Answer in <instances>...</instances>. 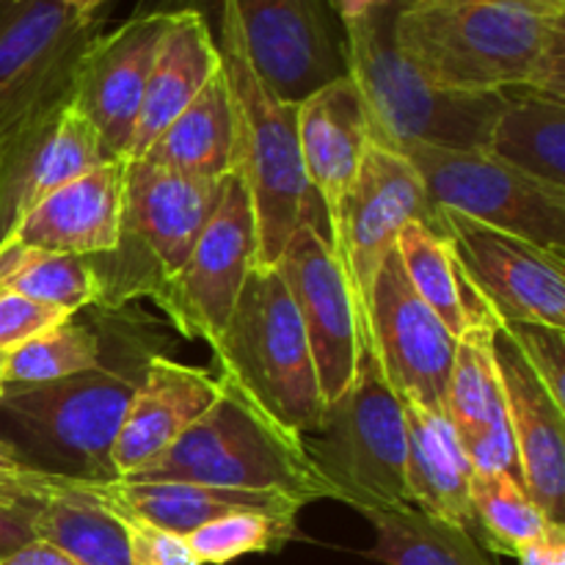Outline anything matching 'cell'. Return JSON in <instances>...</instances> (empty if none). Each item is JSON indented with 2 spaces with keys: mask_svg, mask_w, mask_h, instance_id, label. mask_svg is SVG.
Returning <instances> with one entry per match:
<instances>
[{
  "mask_svg": "<svg viewBox=\"0 0 565 565\" xmlns=\"http://www.w3.org/2000/svg\"><path fill=\"white\" fill-rule=\"evenodd\" d=\"M392 42L447 92L565 99V17L522 0H392Z\"/></svg>",
  "mask_w": 565,
  "mask_h": 565,
  "instance_id": "6da1fadb",
  "label": "cell"
},
{
  "mask_svg": "<svg viewBox=\"0 0 565 565\" xmlns=\"http://www.w3.org/2000/svg\"><path fill=\"white\" fill-rule=\"evenodd\" d=\"M345 72L362 97L370 138L384 147L425 143L486 152L508 94L447 92L419 75L392 42V3L342 22Z\"/></svg>",
  "mask_w": 565,
  "mask_h": 565,
  "instance_id": "7a4b0ae2",
  "label": "cell"
},
{
  "mask_svg": "<svg viewBox=\"0 0 565 565\" xmlns=\"http://www.w3.org/2000/svg\"><path fill=\"white\" fill-rule=\"evenodd\" d=\"M210 348L224 390L296 439L318 430L326 403L301 318L279 270L254 265Z\"/></svg>",
  "mask_w": 565,
  "mask_h": 565,
  "instance_id": "3957f363",
  "label": "cell"
},
{
  "mask_svg": "<svg viewBox=\"0 0 565 565\" xmlns=\"http://www.w3.org/2000/svg\"><path fill=\"white\" fill-rule=\"evenodd\" d=\"M218 53L235 105V169L257 221V268H276L292 232L320 207L298 147V105L276 97L248 64L235 25L218 14Z\"/></svg>",
  "mask_w": 565,
  "mask_h": 565,
  "instance_id": "277c9868",
  "label": "cell"
},
{
  "mask_svg": "<svg viewBox=\"0 0 565 565\" xmlns=\"http://www.w3.org/2000/svg\"><path fill=\"white\" fill-rule=\"evenodd\" d=\"M121 480H185L232 491H270L303 505L334 500L303 441L276 428L230 390L163 456Z\"/></svg>",
  "mask_w": 565,
  "mask_h": 565,
  "instance_id": "5b68a950",
  "label": "cell"
},
{
  "mask_svg": "<svg viewBox=\"0 0 565 565\" xmlns=\"http://www.w3.org/2000/svg\"><path fill=\"white\" fill-rule=\"evenodd\" d=\"M221 180H199L149 160H127L119 243L92 259L99 307L154 298L185 270L218 199Z\"/></svg>",
  "mask_w": 565,
  "mask_h": 565,
  "instance_id": "8992f818",
  "label": "cell"
},
{
  "mask_svg": "<svg viewBox=\"0 0 565 565\" xmlns=\"http://www.w3.org/2000/svg\"><path fill=\"white\" fill-rule=\"evenodd\" d=\"M301 441L334 500L359 513L412 505L406 486V412L370 348L359 353L353 384L326 406L318 430Z\"/></svg>",
  "mask_w": 565,
  "mask_h": 565,
  "instance_id": "52a82bcc",
  "label": "cell"
},
{
  "mask_svg": "<svg viewBox=\"0 0 565 565\" xmlns=\"http://www.w3.org/2000/svg\"><path fill=\"white\" fill-rule=\"evenodd\" d=\"M136 386L116 370H88L31 386H6L0 408L53 472L88 483L116 480L114 447Z\"/></svg>",
  "mask_w": 565,
  "mask_h": 565,
  "instance_id": "ba28073f",
  "label": "cell"
},
{
  "mask_svg": "<svg viewBox=\"0 0 565 565\" xmlns=\"http://www.w3.org/2000/svg\"><path fill=\"white\" fill-rule=\"evenodd\" d=\"M97 17L61 0H0V149L72 103L75 72Z\"/></svg>",
  "mask_w": 565,
  "mask_h": 565,
  "instance_id": "9c48e42d",
  "label": "cell"
},
{
  "mask_svg": "<svg viewBox=\"0 0 565 565\" xmlns=\"http://www.w3.org/2000/svg\"><path fill=\"white\" fill-rule=\"evenodd\" d=\"M430 204L524 237L565 257V188L541 182L489 152L401 143Z\"/></svg>",
  "mask_w": 565,
  "mask_h": 565,
  "instance_id": "30bf717a",
  "label": "cell"
},
{
  "mask_svg": "<svg viewBox=\"0 0 565 565\" xmlns=\"http://www.w3.org/2000/svg\"><path fill=\"white\" fill-rule=\"evenodd\" d=\"M436 215L439 213L406 154L370 138L356 180L342 202L340 224L329 241L356 303L362 348L367 340V309L375 274L390 252H395L397 235L408 224H428L436 230Z\"/></svg>",
  "mask_w": 565,
  "mask_h": 565,
  "instance_id": "8fae6325",
  "label": "cell"
},
{
  "mask_svg": "<svg viewBox=\"0 0 565 565\" xmlns=\"http://www.w3.org/2000/svg\"><path fill=\"white\" fill-rule=\"evenodd\" d=\"M257 265V221L241 171H230L193 246L185 270L152 298L188 340L213 345L224 331L243 281Z\"/></svg>",
  "mask_w": 565,
  "mask_h": 565,
  "instance_id": "7c38bea8",
  "label": "cell"
},
{
  "mask_svg": "<svg viewBox=\"0 0 565 565\" xmlns=\"http://www.w3.org/2000/svg\"><path fill=\"white\" fill-rule=\"evenodd\" d=\"M436 230L458 268L500 323H544L565 329V257L524 237L436 207Z\"/></svg>",
  "mask_w": 565,
  "mask_h": 565,
  "instance_id": "4fadbf2b",
  "label": "cell"
},
{
  "mask_svg": "<svg viewBox=\"0 0 565 565\" xmlns=\"http://www.w3.org/2000/svg\"><path fill=\"white\" fill-rule=\"evenodd\" d=\"M248 64L285 103L298 105L345 77L342 31L326 0H218Z\"/></svg>",
  "mask_w": 565,
  "mask_h": 565,
  "instance_id": "5bb4252c",
  "label": "cell"
},
{
  "mask_svg": "<svg viewBox=\"0 0 565 565\" xmlns=\"http://www.w3.org/2000/svg\"><path fill=\"white\" fill-rule=\"evenodd\" d=\"M323 207L307 215L281 252L276 270L301 318L323 403H334L356 379L362 331L345 270L334 257Z\"/></svg>",
  "mask_w": 565,
  "mask_h": 565,
  "instance_id": "9a60e30c",
  "label": "cell"
},
{
  "mask_svg": "<svg viewBox=\"0 0 565 565\" xmlns=\"http://www.w3.org/2000/svg\"><path fill=\"white\" fill-rule=\"evenodd\" d=\"M364 348L373 351L386 384L403 403L445 417V392L458 337L419 301L397 252H390L375 274Z\"/></svg>",
  "mask_w": 565,
  "mask_h": 565,
  "instance_id": "2e32d148",
  "label": "cell"
},
{
  "mask_svg": "<svg viewBox=\"0 0 565 565\" xmlns=\"http://www.w3.org/2000/svg\"><path fill=\"white\" fill-rule=\"evenodd\" d=\"M169 9L147 11L88 42L75 72L72 105L92 121L110 160H125Z\"/></svg>",
  "mask_w": 565,
  "mask_h": 565,
  "instance_id": "e0dca14e",
  "label": "cell"
},
{
  "mask_svg": "<svg viewBox=\"0 0 565 565\" xmlns=\"http://www.w3.org/2000/svg\"><path fill=\"white\" fill-rule=\"evenodd\" d=\"M105 160L97 130L72 103L17 132L0 149V246L39 202Z\"/></svg>",
  "mask_w": 565,
  "mask_h": 565,
  "instance_id": "ac0fdd59",
  "label": "cell"
},
{
  "mask_svg": "<svg viewBox=\"0 0 565 565\" xmlns=\"http://www.w3.org/2000/svg\"><path fill=\"white\" fill-rule=\"evenodd\" d=\"M494 359L511 425L516 469L530 500L555 524H565V408L524 364L497 326Z\"/></svg>",
  "mask_w": 565,
  "mask_h": 565,
  "instance_id": "d6986e66",
  "label": "cell"
},
{
  "mask_svg": "<svg viewBox=\"0 0 565 565\" xmlns=\"http://www.w3.org/2000/svg\"><path fill=\"white\" fill-rule=\"evenodd\" d=\"M497 318L458 337L456 362L445 392V419L461 441L475 472L516 475L511 425L494 359Z\"/></svg>",
  "mask_w": 565,
  "mask_h": 565,
  "instance_id": "ffe728a7",
  "label": "cell"
},
{
  "mask_svg": "<svg viewBox=\"0 0 565 565\" xmlns=\"http://www.w3.org/2000/svg\"><path fill=\"white\" fill-rule=\"evenodd\" d=\"M370 143V121L351 77H337L298 103V147L303 174L326 215V232L340 224L342 202Z\"/></svg>",
  "mask_w": 565,
  "mask_h": 565,
  "instance_id": "44dd1931",
  "label": "cell"
},
{
  "mask_svg": "<svg viewBox=\"0 0 565 565\" xmlns=\"http://www.w3.org/2000/svg\"><path fill=\"white\" fill-rule=\"evenodd\" d=\"M125 180L127 160H105L39 202L9 241L47 254H110L119 243Z\"/></svg>",
  "mask_w": 565,
  "mask_h": 565,
  "instance_id": "7402d4cb",
  "label": "cell"
},
{
  "mask_svg": "<svg viewBox=\"0 0 565 565\" xmlns=\"http://www.w3.org/2000/svg\"><path fill=\"white\" fill-rule=\"evenodd\" d=\"M221 392V381L204 370L166 356L149 359L116 439V475L130 478L163 456L218 401Z\"/></svg>",
  "mask_w": 565,
  "mask_h": 565,
  "instance_id": "603a6c76",
  "label": "cell"
},
{
  "mask_svg": "<svg viewBox=\"0 0 565 565\" xmlns=\"http://www.w3.org/2000/svg\"><path fill=\"white\" fill-rule=\"evenodd\" d=\"M83 489L125 522L147 524L180 539L230 513L252 511L296 519L301 508H307L292 497L270 494V491H232L185 483V480H143V483L121 478L103 480V483L83 480Z\"/></svg>",
  "mask_w": 565,
  "mask_h": 565,
  "instance_id": "cb8c5ba5",
  "label": "cell"
},
{
  "mask_svg": "<svg viewBox=\"0 0 565 565\" xmlns=\"http://www.w3.org/2000/svg\"><path fill=\"white\" fill-rule=\"evenodd\" d=\"M221 70V53L213 31L199 9H177L169 14L152 72L143 88L141 110L125 160H138L154 138L196 99V94Z\"/></svg>",
  "mask_w": 565,
  "mask_h": 565,
  "instance_id": "d4e9b609",
  "label": "cell"
},
{
  "mask_svg": "<svg viewBox=\"0 0 565 565\" xmlns=\"http://www.w3.org/2000/svg\"><path fill=\"white\" fill-rule=\"evenodd\" d=\"M403 403V401H401ZM406 412V486L414 508L445 522L472 527V463L441 414L403 403Z\"/></svg>",
  "mask_w": 565,
  "mask_h": 565,
  "instance_id": "484cf974",
  "label": "cell"
},
{
  "mask_svg": "<svg viewBox=\"0 0 565 565\" xmlns=\"http://www.w3.org/2000/svg\"><path fill=\"white\" fill-rule=\"evenodd\" d=\"M141 158L199 180H224L235 171V105L224 66Z\"/></svg>",
  "mask_w": 565,
  "mask_h": 565,
  "instance_id": "4316f807",
  "label": "cell"
},
{
  "mask_svg": "<svg viewBox=\"0 0 565 565\" xmlns=\"http://www.w3.org/2000/svg\"><path fill=\"white\" fill-rule=\"evenodd\" d=\"M33 535L81 565H132L130 524L83 489L66 483L31 511Z\"/></svg>",
  "mask_w": 565,
  "mask_h": 565,
  "instance_id": "83f0119b",
  "label": "cell"
},
{
  "mask_svg": "<svg viewBox=\"0 0 565 565\" xmlns=\"http://www.w3.org/2000/svg\"><path fill=\"white\" fill-rule=\"evenodd\" d=\"M486 152L535 180L565 188V99L511 92Z\"/></svg>",
  "mask_w": 565,
  "mask_h": 565,
  "instance_id": "f1b7e54d",
  "label": "cell"
},
{
  "mask_svg": "<svg viewBox=\"0 0 565 565\" xmlns=\"http://www.w3.org/2000/svg\"><path fill=\"white\" fill-rule=\"evenodd\" d=\"M395 252L408 285L414 287L419 301L450 329V334L461 337L472 326L494 318L478 292L469 287L450 243L428 224H408L397 235Z\"/></svg>",
  "mask_w": 565,
  "mask_h": 565,
  "instance_id": "f546056e",
  "label": "cell"
},
{
  "mask_svg": "<svg viewBox=\"0 0 565 565\" xmlns=\"http://www.w3.org/2000/svg\"><path fill=\"white\" fill-rule=\"evenodd\" d=\"M364 519L375 527V544L367 555L381 565H497L467 527L414 505L370 511Z\"/></svg>",
  "mask_w": 565,
  "mask_h": 565,
  "instance_id": "4dcf8cb0",
  "label": "cell"
},
{
  "mask_svg": "<svg viewBox=\"0 0 565 565\" xmlns=\"http://www.w3.org/2000/svg\"><path fill=\"white\" fill-rule=\"evenodd\" d=\"M0 287L44 307L77 315L99 307V279L92 259L77 254L33 252L20 243L0 246Z\"/></svg>",
  "mask_w": 565,
  "mask_h": 565,
  "instance_id": "1f68e13d",
  "label": "cell"
},
{
  "mask_svg": "<svg viewBox=\"0 0 565 565\" xmlns=\"http://www.w3.org/2000/svg\"><path fill=\"white\" fill-rule=\"evenodd\" d=\"M472 527L491 552L516 557L522 546L544 535L555 522L530 500L522 480L508 472H475L469 483Z\"/></svg>",
  "mask_w": 565,
  "mask_h": 565,
  "instance_id": "d6a6232c",
  "label": "cell"
},
{
  "mask_svg": "<svg viewBox=\"0 0 565 565\" xmlns=\"http://www.w3.org/2000/svg\"><path fill=\"white\" fill-rule=\"evenodd\" d=\"M97 367H103L97 334L72 315L6 353V386L47 384Z\"/></svg>",
  "mask_w": 565,
  "mask_h": 565,
  "instance_id": "836d02e7",
  "label": "cell"
},
{
  "mask_svg": "<svg viewBox=\"0 0 565 565\" xmlns=\"http://www.w3.org/2000/svg\"><path fill=\"white\" fill-rule=\"evenodd\" d=\"M296 539V519L270 513H230L185 535L188 550L202 565H226L237 557L276 552Z\"/></svg>",
  "mask_w": 565,
  "mask_h": 565,
  "instance_id": "e575fe53",
  "label": "cell"
},
{
  "mask_svg": "<svg viewBox=\"0 0 565 565\" xmlns=\"http://www.w3.org/2000/svg\"><path fill=\"white\" fill-rule=\"evenodd\" d=\"M502 334L511 340L519 356L539 375L555 403L565 408V329H552L544 323H500Z\"/></svg>",
  "mask_w": 565,
  "mask_h": 565,
  "instance_id": "d590c367",
  "label": "cell"
},
{
  "mask_svg": "<svg viewBox=\"0 0 565 565\" xmlns=\"http://www.w3.org/2000/svg\"><path fill=\"white\" fill-rule=\"evenodd\" d=\"M64 483L66 475L33 467L14 445L0 439V505L31 513L44 497L58 491Z\"/></svg>",
  "mask_w": 565,
  "mask_h": 565,
  "instance_id": "8d00e7d4",
  "label": "cell"
},
{
  "mask_svg": "<svg viewBox=\"0 0 565 565\" xmlns=\"http://www.w3.org/2000/svg\"><path fill=\"white\" fill-rule=\"evenodd\" d=\"M66 318H72V315L6 290L0 296V351H14V348H20L31 337L64 323Z\"/></svg>",
  "mask_w": 565,
  "mask_h": 565,
  "instance_id": "74e56055",
  "label": "cell"
},
{
  "mask_svg": "<svg viewBox=\"0 0 565 565\" xmlns=\"http://www.w3.org/2000/svg\"><path fill=\"white\" fill-rule=\"evenodd\" d=\"M130 541L132 565H202L180 535L163 533L147 524H130Z\"/></svg>",
  "mask_w": 565,
  "mask_h": 565,
  "instance_id": "f35d334b",
  "label": "cell"
},
{
  "mask_svg": "<svg viewBox=\"0 0 565 565\" xmlns=\"http://www.w3.org/2000/svg\"><path fill=\"white\" fill-rule=\"evenodd\" d=\"M519 565H565V524H552L544 535L522 546Z\"/></svg>",
  "mask_w": 565,
  "mask_h": 565,
  "instance_id": "ab89813d",
  "label": "cell"
},
{
  "mask_svg": "<svg viewBox=\"0 0 565 565\" xmlns=\"http://www.w3.org/2000/svg\"><path fill=\"white\" fill-rule=\"evenodd\" d=\"M36 539L31 527V513L20 508L0 505V561L17 552L20 546L31 544Z\"/></svg>",
  "mask_w": 565,
  "mask_h": 565,
  "instance_id": "60d3db41",
  "label": "cell"
},
{
  "mask_svg": "<svg viewBox=\"0 0 565 565\" xmlns=\"http://www.w3.org/2000/svg\"><path fill=\"white\" fill-rule=\"evenodd\" d=\"M0 565H81V563H75L72 557H66L64 552L55 550V546L33 539L31 544L20 546V550L11 552L9 557H3Z\"/></svg>",
  "mask_w": 565,
  "mask_h": 565,
  "instance_id": "b9f144b4",
  "label": "cell"
},
{
  "mask_svg": "<svg viewBox=\"0 0 565 565\" xmlns=\"http://www.w3.org/2000/svg\"><path fill=\"white\" fill-rule=\"evenodd\" d=\"M329 9L340 17V22L356 20V17L370 14V11H379L384 6H390L392 0H326Z\"/></svg>",
  "mask_w": 565,
  "mask_h": 565,
  "instance_id": "7bdbcfd3",
  "label": "cell"
},
{
  "mask_svg": "<svg viewBox=\"0 0 565 565\" xmlns=\"http://www.w3.org/2000/svg\"><path fill=\"white\" fill-rule=\"evenodd\" d=\"M61 3H66L70 9L81 11V14H86V17H97V11L103 9L108 0H61Z\"/></svg>",
  "mask_w": 565,
  "mask_h": 565,
  "instance_id": "ee69618b",
  "label": "cell"
},
{
  "mask_svg": "<svg viewBox=\"0 0 565 565\" xmlns=\"http://www.w3.org/2000/svg\"><path fill=\"white\" fill-rule=\"evenodd\" d=\"M522 3L535 6V9L546 11V14H561V17H565V0H522Z\"/></svg>",
  "mask_w": 565,
  "mask_h": 565,
  "instance_id": "f6af8a7d",
  "label": "cell"
},
{
  "mask_svg": "<svg viewBox=\"0 0 565 565\" xmlns=\"http://www.w3.org/2000/svg\"><path fill=\"white\" fill-rule=\"evenodd\" d=\"M6 390V353L0 351V395H3Z\"/></svg>",
  "mask_w": 565,
  "mask_h": 565,
  "instance_id": "bcb514c9",
  "label": "cell"
},
{
  "mask_svg": "<svg viewBox=\"0 0 565 565\" xmlns=\"http://www.w3.org/2000/svg\"><path fill=\"white\" fill-rule=\"evenodd\" d=\"M3 292H6V290H3V287H0V296H3Z\"/></svg>",
  "mask_w": 565,
  "mask_h": 565,
  "instance_id": "7dc6e473",
  "label": "cell"
}]
</instances>
